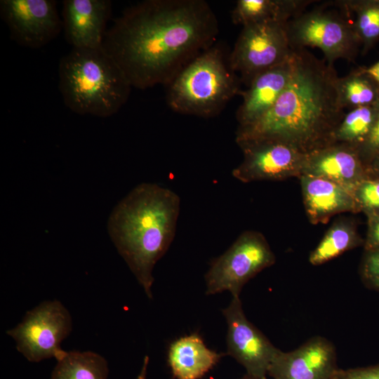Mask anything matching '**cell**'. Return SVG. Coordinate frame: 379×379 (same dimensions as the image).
I'll list each match as a JSON object with an SVG mask.
<instances>
[{
  "label": "cell",
  "instance_id": "6da1fadb",
  "mask_svg": "<svg viewBox=\"0 0 379 379\" xmlns=\"http://www.w3.org/2000/svg\"><path fill=\"white\" fill-rule=\"evenodd\" d=\"M218 21L204 0H145L126 8L107 29L102 47L132 87L168 85L212 47Z\"/></svg>",
  "mask_w": 379,
  "mask_h": 379
},
{
  "label": "cell",
  "instance_id": "7a4b0ae2",
  "mask_svg": "<svg viewBox=\"0 0 379 379\" xmlns=\"http://www.w3.org/2000/svg\"><path fill=\"white\" fill-rule=\"evenodd\" d=\"M291 77L271 108L253 123L239 127L237 143L272 139L307 153L332 142L345 113L337 92L333 65L306 48L293 49Z\"/></svg>",
  "mask_w": 379,
  "mask_h": 379
},
{
  "label": "cell",
  "instance_id": "3957f363",
  "mask_svg": "<svg viewBox=\"0 0 379 379\" xmlns=\"http://www.w3.org/2000/svg\"><path fill=\"white\" fill-rule=\"evenodd\" d=\"M180 209L175 192L145 182L123 198L109 215V235L149 298L154 267L174 239Z\"/></svg>",
  "mask_w": 379,
  "mask_h": 379
},
{
  "label": "cell",
  "instance_id": "277c9868",
  "mask_svg": "<svg viewBox=\"0 0 379 379\" xmlns=\"http://www.w3.org/2000/svg\"><path fill=\"white\" fill-rule=\"evenodd\" d=\"M58 81L67 107L102 118L117 113L133 88L102 46L72 48L59 62Z\"/></svg>",
  "mask_w": 379,
  "mask_h": 379
},
{
  "label": "cell",
  "instance_id": "5b68a950",
  "mask_svg": "<svg viewBox=\"0 0 379 379\" xmlns=\"http://www.w3.org/2000/svg\"><path fill=\"white\" fill-rule=\"evenodd\" d=\"M240 82L239 77L227 66L222 51L213 45L167 85L166 101L178 113L211 117L241 93Z\"/></svg>",
  "mask_w": 379,
  "mask_h": 379
},
{
  "label": "cell",
  "instance_id": "8992f818",
  "mask_svg": "<svg viewBox=\"0 0 379 379\" xmlns=\"http://www.w3.org/2000/svg\"><path fill=\"white\" fill-rule=\"evenodd\" d=\"M340 9L343 13L313 9L289 20L286 27L292 49L317 47L330 65L338 59L353 61L361 45L350 20V13Z\"/></svg>",
  "mask_w": 379,
  "mask_h": 379
},
{
  "label": "cell",
  "instance_id": "52a82bcc",
  "mask_svg": "<svg viewBox=\"0 0 379 379\" xmlns=\"http://www.w3.org/2000/svg\"><path fill=\"white\" fill-rule=\"evenodd\" d=\"M275 260L262 233L244 231L223 254L211 262L205 275L206 293L212 295L228 291L232 297L239 296L243 286Z\"/></svg>",
  "mask_w": 379,
  "mask_h": 379
},
{
  "label": "cell",
  "instance_id": "ba28073f",
  "mask_svg": "<svg viewBox=\"0 0 379 379\" xmlns=\"http://www.w3.org/2000/svg\"><path fill=\"white\" fill-rule=\"evenodd\" d=\"M286 25L268 20L242 27L230 53L229 67L247 86L257 75L291 55Z\"/></svg>",
  "mask_w": 379,
  "mask_h": 379
},
{
  "label": "cell",
  "instance_id": "9c48e42d",
  "mask_svg": "<svg viewBox=\"0 0 379 379\" xmlns=\"http://www.w3.org/2000/svg\"><path fill=\"white\" fill-rule=\"evenodd\" d=\"M72 328L69 311L60 301L53 300L44 301L29 310L6 333L29 361L39 362L53 357L58 361L67 352L60 347V343Z\"/></svg>",
  "mask_w": 379,
  "mask_h": 379
},
{
  "label": "cell",
  "instance_id": "30bf717a",
  "mask_svg": "<svg viewBox=\"0 0 379 379\" xmlns=\"http://www.w3.org/2000/svg\"><path fill=\"white\" fill-rule=\"evenodd\" d=\"M237 145L244 158L232 174L242 182L282 180L302 175L307 153L295 147L272 139L248 140Z\"/></svg>",
  "mask_w": 379,
  "mask_h": 379
},
{
  "label": "cell",
  "instance_id": "8fae6325",
  "mask_svg": "<svg viewBox=\"0 0 379 379\" xmlns=\"http://www.w3.org/2000/svg\"><path fill=\"white\" fill-rule=\"evenodd\" d=\"M0 15L11 38L29 48L44 46L62 30L53 0H1Z\"/></svg>",
  "mask_w": 379,
  "mask_h": 379
},
{
  "label": "cell",
  "instance_id": "7c38bea8",
  "mask_svg": "<svg viewBox=\"0 0 379 379\" xmlns=\"http://www.w3.org/2000/svg\"><path fill=\"white\" fill-rule=\"evenodd\" d=\"M227 324V354L256 379H267L271 362L280 350L246 318L239 296L222 310Z\"/></svg>",
  "mask_w": 379,
  "mask_h": 379
},
{
  "label": "cell",
  "instance_id": "4fadbf2b",
  "mask_svg": "<svg viewBox=\"0 0 379 379\" xmlns=\"http://www.w3.org/2000/svg\"><path fill=\"white\" fill-rule=\"evenodd\" d=\"M338 368L335 345L327 338L313 336L290 352L281 350L271 362L272 379H332Z\"/></svg>",
  "mask_w": 379,
  "mask_h": 379
},
{
  "label": "cell",
  "instance_id": "5bb4252c",
  "mask_svg": "<svg viewBox=\"0 0 379 379\" xmlns=\"http://www.w3.org/2000/svg\"><path fill=\"white\" fill-rule=\"evenodd\" d=\"M112 13L109 0H65L62 20L65 39L72 48L102 46Z\"/></svg>",
  "mask_w": 379,
  "mask_h": 379
},
{
  "label": "cell",
  "instance_id": "9a60e30c",
  "mask_svg": "<svg viewBox=\"0 0 379 379\" xmlns=\"http://www.w3.org/2000/svg\"><path fill=\"white\" fill-rule=\"evenodd\" d=\"M302 175L331 180L352 192L368 177L356 149L337 142L307 152Z\"/></svg>",
  "mask_w": 379,
  "mask_h": 379
},
{
  "label": "cell",
  "instance_id": "2e32d148",
  "mask_svg": "<svg viewBox=\"0 0 379 379\" xmlns=\"http://www.w3.org/2000/svg\"><path fill=\"white\" fill-rule=\"evenodd\" d=\"M293 65V50L288 60L257 75L247 89L241 91L243 100L237 112L239 127L253 123L271 108L286 87Z\"/></svg>",
  "mask_w": 379,
  "mask_h": 379
},
{
  "label": "cell",
  "instance_id": "e0dca14e",
  "mask_svg": "<svg viewBox=\"0 0 379 379\" xmlns=\"http://www.w3.org/2000/svg\"><path fill=\"white\" fill-rule=\"evenodd\" d=\"M303 202L312 224L326 223L343 212H359L353 192L325 178L302 175L300 177Z\"/></svg>",
  "mask_w": 379,
  "mask_h": 379
},
{
  "label": "cell",
  "instance_id": "ac0fdd59",
  "mask_svg": "<svg viewBox=\"0 0 379 379\" xmlns=\"http://www.w3.org/2000/svg\"><path fill=\"white\" fill-rule=\"evenodd\" d=\"M223 355L208 348L202 338L193 333L171 344L168 362L176 379H200Z\"/></svg>",
  "mask_w": 379,
  "mask_h": 379
},
{
  "label": "cell",
  "instance_id": "d6986e66",
  "mask_svg": "<svg viewBox=\"0 0 379 379\" xmlns=\"http://www.w3.org/2000/svg\"><path fill=\"white\" fill-rule=\"evenodd\" d=\"M309 0H238L232 11V20L242 27L264 21L288 22L305 11Z\"/></svg>",
  "mask_w": 379,
  "mask_h": 379
},
{
  "label": "cell",
  "instance_id": "ffe728a7",
  "mask_svg": "<svg viewBox=\"0 0 379 379\" xmlns=\"http://www.w3.org/2000/svg\"><path fill=\"white\" fill-rule=\"evenodd\" d=\"M364 244V239L357 232L355 224L350 220L340 219L333 223L311 252L309 262L314 266L320 265Z\"/></svg>",
  "mask_w": 379,
  "mask_h": 379
},
{
  "label": "cell",
  "instance_id": "44dd1931",
  "mask_svg": "<svg viewBox=\"0 0 379 379\" xmlns=\"http://www.w3.org/2000/svg\"><path fill=\"white\" fill-rule=\"evenodd\" d=\"M335 88L338 102L344 109L373 105L379 101V84L364 67L338 77Z\"/></svg>",
  "mask_w": 379,
  "mask_h": 379
},
{
  "label": "cell",
  "instance_id": "7402d4cb",
  "mask_svg": "<svg viewBox=\"0 0 379 379\" xmlns=\"http://www.w3.org/2000/svg\"><path fill=\"white\" fill-rule=\"evenodd\" d=\"M108 364L91 351H70L57 361L51 379H107Z\"/></svg>",
  "mask_w": 379,
  "mask_h": 379
},
{
  "label": "cell",
  "instance_id": "603a6c76",
  "mask_svg": "<svg viewBox=\"0 0 379 379\" xmlns=\"http://www.w3.org/2000/svg\"><path fill=\"white\" fill-rule=\"evenodd\" d=\"M335 4L354 14L353 28L362 53H366L379 41V0H345Z\"/></svg>",
  "mask_w": 379,
  "mask_h": 379
},
{
  "label": "cell",
  "instance_id": "cb8c5ba5",
  "mask_svg": "<svg viewBox=\"0 0 379 379\" xmlns=\"http://www.w3.org/2000/svg\"><path fill=\"white\" fill-rule=\"evenodd\" d=\"M378 102L373 105L349 110L334 131L332 142L345 144L357 150L366 140L372 128L378 112Z\"/></svg>",
  "mask_w": 379,
  "mask_h": 379
},
{
  "label": "cell",
  "instance_id": "d4e9b609",
  "mask_svg": "<svg viewBox=\"0 0 379 379\" xmlns=\"http://www.w3.org/2000/svg\"><path fill=\"white\" fill-rule=\"evenodd\" d=\"M359 212L366 217L379 213V178L367 177L353 191Z\"/></svg>",
  "mask_w": 379,
  "mask_h": 379
},
{
  "label": "cell",
  "instance_id": "484cf974",
  "mask_svg": "<svg viewBox=\"0 0 379 379\" xmlns=\"http://www.w3.org/2000/svg\"><path fill=\"white\" fill-rule=\"evenodd\" d=\"M359 275L366 287L379 292V251H364Z\"/></svg>",
  "mask_w": 379,
  "mask_h": 379
},
{
  "label": "cell",
  "instance_id": "4316f807",
  "mask_svg": "<svg viewBox=\"0 0 379 379\" xmlns=\"http://www.w3.org/2000/svg\"><path fill=\"white\" fill-rule=\"evenodd\" d=\"M366 168L379 153V102L376 117L366 140L357 149Z\"/></svg>",
  "mask_w": 379,
  "mask_h": 379
},
{
  "label": "cell",
  "instance_id": "83f0119b",
  "mask_svg": "<svg viewBox=\"0 0 379 379\" xmlns=\"http://www.w3.org/2000/svg\"><path fill=\"white\" fill-rule=\"evenodd\" d=\"M332 379H379V364L347 369L338 368Z\"/></svg>",
  "mask_w": 379,
  "mask_h": 379
},
{
  "label": "cell",
  "instance_id": "f1b7e54d",
  "mask_svg": "<svg viewBox=\"0 0 379 379\" xmlns=\"http://www.w3.org/2000/svg\"><path fill=\"white\" fill-rule=\"evenodd\" d=\"M367 220L364 251H379V213L368 216Z\"/></svg>",
  "mask_w": 379,
  "mask_h": 379
},
{
  "label": "cell",
  "instance_id": "f546056e",
  "mask_svg": "<svg viewBox=\"0 0 379 379\" xmlns=\"http://www.w3.org/2000/svg\"><path fill=\"white\" fill-rule=\"evenodd\" d=\"M368 176L379 178V153L366 167Z\"/></svg>",
  "mask_w": 379,
  "mask_h": 379
},
{
  "label": "cell",
  "instance_id": "4dcf8cb0",
  "mask_svg": "<svg viewBox=\"0 0 379 379\" xmlns=\"http://www.w3.org/2000/svg\"><path fill=\"white\" fill-rule=\"evenodd\" d=\"M364 69L365 71L379 84V60L372 66L368 68L364 67Z\"/></svg>",
  "mask_w": 379,
  "mask_h": 379
},
{
  "label": "cell",
  "instance_id": "1f68e13d",
  "mask_svg": "<svg viewBox=\"0 0 379 379\" xmlns=\"http://www.w3.org/2000/svg\"><path fill=\"white\" fill-rule=\"evenodd\" d=\"M149 361V357L145 356L143 360L142 368L136 379H146Z\"/></svg>",
  "mask_w": 379,
  "mask_h": 379
},
{
  "label": "cell",
  "instance_id": "d6a6232c",
  "mask_svg": "<svg viewBox=\"0 0 379 379\" xmlns=\"http://www.w3.org/2000/svg\"><path fill=\"white\" fill-rule=\"evenodd\" d=\"M239 379H256V378H254L251 377V376L248 375L247 374H246L245 375H244L243 377H241Z\"/></svg>",
  "mask_w": 379,
  "mask_h": 379
}]
</instances>
